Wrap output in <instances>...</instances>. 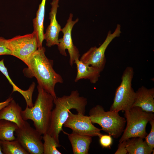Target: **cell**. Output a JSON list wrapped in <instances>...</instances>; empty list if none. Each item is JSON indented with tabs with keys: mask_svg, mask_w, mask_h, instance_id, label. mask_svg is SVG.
<instances>
[{
	"mask_svg": "<svg viewBox=\"0 0 154 154\" xmlns=\"http://www.w3.org/2000/svg\"><path fill=\"white\" fill-rule=\"evenodd\" d=\"M45 48H38L30 57L26 64L28 67L23 70L24 75L29 78L35 77L38 85L54 98L57 96L55 91L56 84L63 82L61 75L53 68V61L45 54Z\"/></svg>",
	"mask_w": 154,
	"mask_h": 154,
	"instance_id": "1",
	"label": "cell"
},
{
	"mask_svg": "<svg viewBox=\"0 0 154 154\" xmlns=\"http://www.w3.org/2000/svg\"><path fill=\"white\" fill-rule=\"evenodd\" d=\"M5 45L10 51L11 55L20 59L25 64L38 48L37 39L33 32L6 39Z\"/></svg>",
	"mask_w": 154,
	"mask_h": 154,
	"instance_id": "7",
	"label": "cell"
},
{
	"mask_svg": "<svg viewBox=\"0 0 154 154\" xmlns=\"http://www.w3.org/2000/svg\"><path fill=\"white\" fill-rule=\"evenodd\" d=\"M59 0H53L51 3V7L49 13L50 24L47 27L44 34V40L46 41V45L50 47L58 44V37L59 32L61 31V27L58 23L56 15Z\"/></svg>",
	"mask_w": 154,
	"mask_h": 154,
	"instance_id": "12",
	"label": "cell"
},
{
	"mask_svg": "<svg viewBox=\"0 0 154 154\" xmlns=\"http://www.w3.org/2000/svg\"><path fill=\"white\" fill-rule=\"evenodd\" d=\"M37 89L38 94L33 106H26L21 115L25 121L31 120L35 129L42 135L47 133L50 126L54 98L38 85Z\"/></svg>",
	"mask_w": 154,
	"mask_h": 154,
	"instance_id": "3",
	"label": "cell"
},
{
	"mask_svg": "<svg viewBox=\"0 0 154 154\" xmlns=\"http://www.w3.org/2000/svg\"><path fill=\"white\" fill-rule=\"evenodd\" d=\"M0 71L5 76L13 86L12 92L17 91L20 93L25 98L27 106L29 108L32 107L34 104L32 101V96L35 88V83L33 82L29 88L26 90H22L19 88L14 83L9 77L7 69L5 66L3 59L0 61Z\"/></svg>",
	"mask_w": 154,
	"mask_h": 154,
	"instance_id": "19",
	"label": "cell"
},
{
	"mask_svg": "<svg viewBox=\"0 0 154 154\" xmlns=\"http://www.w3.org/2000/svg\"><path fill=\"white\" fill-rule=\"evenodd\" d=\"M151 129L149 133L145 137V141L151 149L154 147V119L149 122Z\"/></svg>",
	"mask_w": 154,
	"mask_h": 154,
	"instance_id": "23",
	"label": "cell"
},
{
	"mask_svg": "<svg viewBox=\"0 0 154 154\" xmlns=\"http://www.w3.org/2000/svg\"><path fill=\"white\" fill-rule=\"evenodd\" d=\"M76 66L77 75L74 80L77 82L80 79H88L92 83L95 84L98 80L101 72L93 67L83 63L79 59L74 61Z\"/></svg>",
	"mask_w": 154,
	"mask_h": 154,
	"instance_id": "16",
	"label": "cell"
},
{
	"mask_svg": "<svg viewBox=\"0 0 154 154\" xmlns=\"http://www.w3.org/2000/svg\"><path fill=\"white\" fill-rule=\"evenodd\" d=\"M99 137L100 143L103 148H110L113 142L112 138L111 135L102 134Z\"/></svg>",
	"mask_w": 154,
	"mask_h": 154,
	"instance_id": "24",
	"label": "cell"
},
{
	"mask_svg": "<svg viewBox=\"0 0 154 154\" xmlns=\"http://www.w3.org/2000/svg\"><path fill=\"white\" fill-rule=\"evenodd\" d=\"M42 137L44 142L43 143V154H61L57 149L61 145L47 133Z\"/></svg>",
	"mask_w": 154,
	"mask_h": 154,
	"instance_id": "22",
	"label": "cell"
},
{
	"mask_svg": "<svg viewBox=\"0 0 154 154\" xmlns=\"http://www.w3.org/2000/svg\"><path fill=\"white\" fill-rule=\"evenodd\" d=\"M133 75V68L131 66L127 67L124 70L121 82L116 89L110 111L119 112L132 107L135 97V92L132 86Z\"/></svg>",
	"mask_w": 154,
	"mask_h": 154,
	"instance_id": "6",
	"label": "cell"
},
{
	"mask_svg": "<svg viewBox=\"0 0 154 154\" xmlns=\"http://www.w3.org/2000/svg\"><path fill=\"white\" fill-rule=\"evenodd\" d=\"M90 119L92 123L98 124L102 130L115 139L122 135L125 129V119L119 112L105 111L101 106L97 105L89 111Z\"/></svg>",
	"mask_w": 154,
	"mask_h": 154,
	"instance_id": "4",
	"label": "cell"
},
{
	"mask_svg": "<svg viewBox=\"0 0 154 154\" xmlns=\"http://www.w3.org/2000/svg\"><path fill=\"white\" fill-rule=\"evenodd\" d=\"M16 139L30 154H43L42 135L26 121L21 127L15 131Z\"/></svg>",
	"mask_w": 154,
	"mask_h": 154,
	"instance_id": "9",
	"label": "cell"
},
{
	"mask_svg": "<svg viewBox=\"0 0 154 154\" xmlns=\"http://www.w3.org/2000/svg\"><path fill=\"white\" fill-rule=\"evenodd\" d=\"M46 0H42L37 12L36 17L33 20V32L35 34L37 37L38 48L43 46L42 42L44 40V20Z\"/></svg>",
	"mask_w": 154,
	"mask_h": 154,
	"instance_id": "17",
	"label": "cell"
},
{
	"mask_svg": "<svg viewBox=\"0 0 154 154\" xmlns=\"http://www.w3.org/2000/svg\"><path fill=\"white\" fill-rule=\"evenodd\" d=\"M22 108L13 99L0 111V120L5 119L16 123L18 127L22 126L26 121L22 115Z\"/></svg>",
	"mask_w": 154,
	"mask_h": 154,
	"instance_id": "14",
	"label": "cell"
},
{
	"mask_svg": "<svg viewBox=\"0 0 154 154\" xmlns=\"http://www.w3.org/2000/svg\"><path fill=\"white\" fill-rule=\"evenodd\" d=\"M18 127L15 123L1 119L0 120V140L11 141L16 139L14 132Z\"/></svg>",
	"mask_w": 154,
	"mask_h": 154,
	"instance_id": "20",
	"label": "cell"
},
{
	"mask_svg": "<svg viewBox=\"0 0 154 154\" xmlns=\"http://www.w3.org/2000/svg\"><path fill=\"white\" fill-rule=\"evenodd\" d=\"M63 126L82 135L99 137L102 134L101 133V129L93 125L89 116L80 113L74 114L70 111L68 117Z\"/></svg>",
	"mask_w": 154,
	"mask_h": 154,
	"instance_id": "10",
	"label": "cell"
},
{
	"mask_svg": "<svg viewBox=\"0 0 154 154\" xmlns=\"http://www.w3.org/2000/svg\"><path fill=\"white\" fill-rule=\"evenodd\" d=\"M72 147L74 154H88L92 137L80 135L72 131L70 134L66 132Z\"/></svg>",
	"mask_w": 154,
	"mask_h": 154,
	"instance_id": "15",
	"label": "cell"
},
{
	"mask_svg": "<svg viewBox=\"0 0 154 154\" xmlns=\"http://www.w3.org/2000/svg\"><path fill=\"white\" fill-rule=\"evenodd\" d=\"M143 138L133 137L126 140V149L129 154H151L153 149L150 148Z\"/></svg>",
	"mask_w": 154,
	"mask_h": 154,
	"instance_id": "18",
	"label": "cell"
},
{
	"mask_svg": "<svg viewBox=\"0 0 154 154\" xmlns=\"http://www.w3.org/2000/svg\"><path fill=\"white\" fill-rule=\"evenodd\" d=\"M121 33V26L117 25L114 31L112 33H108L103 43L98 47H92L81 57L80 60L83 63L91 66L100 72L104 70L106 60L105 56L106 50L111 41Z\"/></svg>",
	"mask_w": 154,
	"mask_h": 154,
	"instance_id": "8",
	"label": "cell"
},
{
	"mask_svg": "<svg viewBox=\"0 0 154 154\" xmlns=\"http://www.w3.org/2000/svg\"><path fill=\"white\" fill-rule=\"evenodd\" d=\"M55 108L52 110L50 126L47 133L59 143V135L67 119L70 110L75 109L78 113L84 115L87 104L86 98L80 96L77 90L72 91L68 95L54 99Z\"/></svg>",
	"mask_w": 154,
	"mask_h": 154,
	"instance_id": "2",
	"label": "cell"
},
{
	"mask_svg": "<svg viewBox=\"0 0 154 154\" xmlns=\"http://www.w3.org/2000/svg\"><path fill=\"white\" fill-rule=\"evenodd\" d=\"M3 153L2 151L1 147V146L0 140V154H3Z\"/></svg>",
	"mask_w": 154,
	"mask_h": 154,
	"instance_id": "28",
	"label": "cell"
},
{
	"mask_svg": "<svg viewBox=\"0 0 154 154\" xmlns=\"http://www.w3.org/2000/svg\"><path fill=\"white\" fill-rule=\"evenodd\" d=\"M73 15L70 13L67 22L64 27L62 29L63 35V37L58 39V44L57 45L60 53L64 56H67L66 50H67L70 56L69 64L72 66L74 61L79 59L80 56L78 48L73 43L71 37V32L74 25L78 21L77 19L73 21Z\"/></svg>",
	"mask_w": 154,
	"mask_h": 154,
	"instance_id": "11",
	"label": "cell"
},
{
	"mask_svg": "<svg viewBox=\"0 0 154 154\" xmlns=\"http://www.w3.org/2000/svg\"><path fill=\"white\" fill-rule=\"evenodd\" d=\"M126 140H124L119 142L117 150L115 153V154H126L127 153L126 149Z\"/></svg>",
	"mask_w": 154,
	"mask_h": 154,
	"instance_id": "26",
	"label": "cell"
},
{
	"mask_svg": "<svg viewBox=\"0 0 154 154\" xmlns=\"http://www.w3.org/2000/svg\"><path fill=\"white\" fill-rule=\"evenodd\" d=\"M124 112L126 125L119 142L133 137L144 139L147 135L146 129L147 123L154 119L153 113L144 111L137 106Z\"/></svg>",
	"mask_w": 154,
	"mask_h": 154,
	"instance_id": "5",
	"label": "cell"
},
{
	"mask_svg": "<svg viewBox=\"0 0 154 154\" xmlns=\"http://www.w3.org/2000/svg\"><path fill=\"white\" fill-rule=\"evenodd\" d=\"M13 99V98L11 97L7 98L5 101L0 102V111L3 108L8 104L10 101Z\"/></svg>",
	"mask_w": 154,
	"mask_h": 154,
	"instance_id": "27",
	"label": "cell"
},
{
	"mask_svg": "<svg viewBox=\"0 0 154 154\" xmlns=\"http://www.w3.org/2000/svg\"><path fill=\"white\" fill-rule=\"evenodd\" d=\"M138 107L145 111L154 112V88L142 86L135 92L132 107Z\"/></svg>",
	"mask_w": 154,
	"mask_h": 154,
	"instance_id": "13",
	"label": "cell"
},
{
	"mask_svg": "<svg viewBox=\"0 0 154 154\" xmlns=\"http://www.w3.org/2000/svg\"><path fill=\"white\" fill-rule=\"evenodd\" d=\"M5 39L0 37V56L3 55H11L9 50L5 45Z\"/></svg>",
	"mask_w": 154,
	"mask_h": 154,
	"instance_id": "25",
	"label": "cell"
},
{
	"mask_svg": "<svg viewBox=\"0 0 154 154\" xmlns=\"http://www.w3.org/2000/svg\"><path fill=\"white\" fill-rule=\"evenodd\" d=\"M2 151L4 154H29L16 139L0 140Z\"/></svg>",
	"mask_w": 154,
	"mask_h": 154,
	"instance_id": "21",
	"label": "cell"
}]
</instances>
